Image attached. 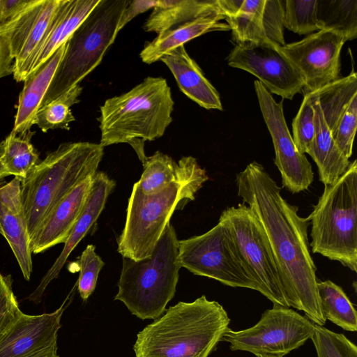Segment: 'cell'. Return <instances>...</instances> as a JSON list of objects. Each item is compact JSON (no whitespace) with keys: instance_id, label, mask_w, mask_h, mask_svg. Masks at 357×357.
I'll list each match as a JSON object with an SVG mask.
<instances>
[{"instance_id":"1","label":"cell","mask_w":357,"mask_h":357,"mask_svg":"<svg viewBox=\"0 0 357 357\" xmlns=\"http://www.w3.org/2000/svg\"><path fill=\"white\" fill-rule=\"evenodd\" d=\"M238 195L261 224L271 246L289 307L303 311L313 324L324 326L316 266L307 236L309 219L298 214L264 167L249 163L236 174Z\"/></svg>"},{"instance_id":"2","label":"cell","mask_w":357,"mask_h":357,"mask_svg":"<svg viewBox=\"0 0 357 357\" xmlns=\"http://www.w3.org/2000/svg\"><path fill=\"white\" fill-rule=\"evenodd\" d=\"M230 319L218 302L204 295L179 301L137 335L135 357H208L229 328Z\"/></svg>"},{"instance_id":"3","label":"cell","mask_w":357,"mask_h":357,"mask_svg":"<svg viewBox=\"0 0 357 357\" xmlns=\"http://www.w3.org/2000/svg\"><path fill=\"white\" fill-rule=\"evenodd\" d=\"M178 178L161 191L144 195L137 183L128 199L124 228L117 238L123 257L140 260L150 257L176 209H182L208 179L196 158L182 157Z\"/></svg>"},{"instance_id":"4","label":"cell","mask_w":357,"mask_h":357,"mask_svg":"<svg viewBox=\"0 0 357 357\" xmlns=\"http://www.w3.org/2000/svg\"><path fill=\"white\" fill-rule=\"evenodd\" d=\"M174 102L167 80L147 77L129 91L107 99L100 107L103 146L126 143L143 162L146 141L161 137L172 121Z\"/></svg>"},{"instance_id":"5","label":"cell","mask_w":357,"mask_h":357,"mask_svg":"<svg viewBox=\"0 0 357 357\" xmlns=\"http://www.w3.org/2000/svg\"><path fill=\"white\" fill-rule=\"evenodd\" d=\"M103 155L100 144L62 143L21 179L30 239L56 204L79 183L96 173Z\"/></svg>"},{"instance_id":"6","label":"cell","mask_w":357,"mask_h":357,"mask_svg":"<svg viewBox=\"0 0 357 357\" xmlns=\"http://www.w3.org/2000/svg\"><path fill=\"white\" fill-rule=\"evenodd\" d=\"M175 229L169 222L152 255L140 260L123 257L114 300L137 318L156 319L174 298L181 266Z\"/></svg>"},{"instance_id":"7","label":"cell","mask_w":357,"mask_h":357,"mask_svg":"<svg viewBox=\"0 0 357 357\" xmlns=\"http://www.w3.org/2000/svg\"><path fill=\"white\" fill-rule=\"evenodd\" d=\"M307 218L313 253L357 270V161L324 191Z\"/></svg>"},{"instance_id":"8","label":"cell","mask_w":357,"mask_h":357,"mask_svg":"<svg viewBox=\"0 0 357 357\" xmlns=\"http://www.w3.org/2000/svg\"><path fill=\"white\" fill-rule=\"evenodd\" d=\"M130 1L100 0L67 40L40 107L79 84L100 64L114 42L121 15Z\"/></svg>"},{"instance_id":"9","label":"cell","mask_w":357,"mask_h":357,"mask_svg":"<svg viewBox=\"0 0 357 357\" xmlns=\"http://www.w3.org/2000/svg\"><path fill=\"white\" fill-rule=\"evenodd\" d=\"M178 261L194 275L231 287H258L243 261L225 222L219 218L206 233L178 241Z\"/></svg>"},{"instance_id":"10","label":"cell","mask_w":357,"mask_h":357,"mask_svg":"<svg viewBox=\"0 0 357 357\" xmlns=\"http://www.w3.org/2000/svg\"><path fill=\"white\" fill-rule=\"evenodd\" d=\"M220 219L227 225L258 291L273 304L289 307L267 237L250 208L245 204L227 208Z\"/></svg>"},{"instance_id":"11","label":"cell","mask_w":357,"mask_h":357,"mask_svg":"<svg viewBox=\"0 0 357 357\" xmlns=\"http://www.w3.org/2000/svg\"><path fill=\"white\" fill-rule=\"evenodd\" d=\"M314 327V324L294 310L273 304L255 326L236 331L229 328L222 341L229 342L234 351L284 356L311 339Z\"/></svg>"},{"instance_id":"12","label":"cell","mask_w":357,"mask_h":357,"mask_svg":"<svg viewBox=\"0 0 357 357\" xmlns=\"http://www.w3.org/2000/svg\"><path fill=\"white\" fill-rule=\"evenodd\" d=\"M229 66L243 70L258 78L271 93L291 100L304 87L303 78L280 45L271 42L236 44L227 57Z\"/></svg>"},{"instance_id":"13","label":"cell","mask_w":357,"mask_h":357,"mask_svg":"<svg viewBox=\"0 0 357 357\" xmlns=\"http://www.w3.org/2000/svg\"><path fill=\"white\" fill-rule=\"evenodd\" d=\"M62 0H32L10 22L0 26V36L14 59L13 77L24 82Z\"/></svg>"},{"instance_id":"14","label":"cell","mask_w":357,"mask_h":357,"mask_svg":"<svg viewBox=\"0 0 357 357\" xmlns=\"http://www.w3.org/2000/svg\"><path fill=\"white\" fill-rule=\"evenodd\" d=\"M254 86L272 138L275 154L274 162L280 172L283 187L293 194L307 190L314 181V172L305 155L296 149L285 121L283 101L276 102L259 81L255 80Z\"/></svg>"},{"instance_id":"15","label":"cell","mask_w":357,"mask_h":357,"mask_svg":"<svg viewBox=\"0 0 357 357\" xmlns=\"http://www.w3.org/2000/svg\"><path fill=\"white\" fill-rule=\"evenodd\" d=\"M346 41L339 32L321 29L301 40L280 46L301 74L304 93L319 90L341 77L340 54Z\"/></svg>"},{"instance_id":"16","label":"cell","mask_w":357,"mask_h":357,"mask_svg":"<svg viewBox=\"0 0 357 357\" xmlns=\"http://www.w3.org/2000/svg\"><path fill=\"white\" fill-rule=\"evenodd\" d=\"M70 296L52 312L30 315L22 312L0 335V357H32L58 347V332L72 301Z\"/></svg>"},{"instance_id":"17","label":"cell","mask_w":357,"mask_h":357,"mask_svg":"<svg viewBox=\"0 0 357 357\" xmlns=\"http://www.w3.org/2000/svg\"><path fill=\"white\" fill-rule=\"evenodd\" d=\"M282 0H243L238 12L225 18L236 44L271 41L285 45Z\"/></svg>"},{"instance_id":"18","label":"cell","mask_w":357,"mask_h":357,"mask_svg":"<svg viewBox=\"0 0 357 357\" xmlns=\"http://www.w3.org/2000/svg\"><path fill=\"white\" fill-rule=\"evenodd\" d=\"M115 185V181L103 172L97 171L93 176L91 191L82 212L65 242L61 254L29 295V301L36 304L41 301L49 284L58 278L72 251L96 223Z\"/></svg>"},{"instance_id":"19","label":"cell","mask_w":357,"mask_h":357,"mask_svg":"<svg viewBox=\"0 0 357 357\" xmlns=\"http://www.w3.org/2000/svg\"><path fill=\"white\" fill-rule=\"evenodd\" d=\"M92 182L93 176L84 179L51 210L30 239L32 254L65 243L85 206Z\"/></svg>"},{"instance_id":"20","label":"cell","mask_w":357,"mask_h":357,"mask_svg":"<svg viewBox=\"0 0 357 357\" xmlns=\"http://www.w3.org/2000/svg\"><path fill=\"white\" fill-rule=\"evenodd\" d=\"M0 234L11 248L24 279L29 280L32 252L18 177L0 186Z\"/></svg>"},{"instance_id":"21","label":"cell","mask_w":357,"mask_h":357,"mask_svg":"<svg viewBox=\"0 0 357 357\" xmlns=\"http://www.w3.org/2000/svg\"><path fill=\"white\" fill-rule=\"evenodd\" d=\"M160 60L171 70L180 90L187 97L205 109L222 110L218 92L184 45L172 50Z\"/></svg>"},{"instance_id":"22","label":"cell","mask_w":357,"mask_h":357,"mask_svg":"<svg viewBox=\"0 0 357 357\" xmlns=\"http://www.w3.org/2000/svg\"><path fill=\"white\" fill-rule=\"evenodd\" d=\"M66 42L44 63L31 72L24 80V86L17 105L13 132H26L33 125L36 114L64 54Z\"/></svg>"},{"instance_id":"23","label":"cell","mask_w":357,"mask_h":357,"mask_svg":"<svg viewBox=\"0 0 357 357\" xmlns=\"http://www.w3.org/2000/svg\"><path fill=\"white\" fill-rule=\"evenodd\" d=\"M224 15L218 0H160L153 8L142 28L158 34L174 26L199 18Z\"/></svg>"},{"instance_id":"24","label":"cell","mask_w":357,"mask_h":357,"mask_svg":"<svg viewBox=\"0 0 357 357\" xmlns=\"http://www.w3.org/2000/svg\"><path fill=\"white\" fill-rule=\"evenodd\" d=\"M312 93L315 134L307 154L317 166L320 181L324 185H331L347 171L351 161L336 146L324 119L316 91Z\"/></svg>"},{"instance_id":"25","label":"cell","mask_w":357,"mask_h":357,"mask_svg":"<svg viewBox=\"0 0 357 357\" xmlns=\"http://www.w3.org/2000/svg\"><path fill=\"white\" fill-rule=\"evenodd\" d=\"M100 0H62L37 54L31 72L65 43Z\"/></svg>"},{"instance_id":"26","label":"cell","mask_w":357,"mask_h":357,"mask_svg":"<svg viewBox=\"0 0 357 357\" xmlns=\"http://www.w3.org/2000/svg\"><path fill=\"white\" fill-rule=\"evenodd\" d=\"M218 17L199 18L167 29L158 34L153 40L146 43L139 54L142 61L151 64L172 50L204 33L216 31L230 30L227 23L220 22Z\"/></svg>"},{"instance_id":"27","label":"cell","mask_w":357,"mask_h":357,"mask_svg":"<svg viewBox=\"0 0 357 357\" xmlns=\"http://www.w3.org/2000/svg\"><path fill=\"white\" fill-rule=\"evenodd\" d=\"M317 98L324 119L331 133L354 96L357 95V76L353 69L346 77L317 90Z\"/></svg>"},{"instance_id":"28","label":"cell","mask_w":357,"mask_h":357,"mask_svg":"<svg viewBox=\"0 0 357 357\" xmlns=\"http://www.w3.org/2000/svg\"><path fill=\"white\" fill-rule=\"evenodd\" d=\"M33 132H11L0 144V162L8 175L21 179L40 162L37 151L31 142Z\"/></svg>"},{"instance_id":"29","label":"cell","mask_w":357,"mask_h":357,"mask_svg":"<svg viewBox=\"0 0 357 357\" xmlns=\"http://www.w3.org/2000/svg\"><path fill=\"white\" fill-rule=\"evenodd\" d=\"M320 307L326 319L342 329L357 331V312L342 288L331 280L317 282Z\"/></svg>"},{"instance_id":"30","label":"cell","mask_w":357,"mask_h":357,"mask_svg":"<svg viewBox=\"0 0 357 357\" xmlns=\"http://www.w3.org/2000/svg\"><path fill=\"white\" fill-rule=\"evenodd\" d=\"M318 17L323 29L344 35L347 40L357 37V0H318Z\"/></svg>"},{"instance_id":"31","label":"cell","mask_w":357,"mask_h":357,"mask_svg":"<svg viewBox=\"0 0 357 357\" xmlns=\"http://www.w3.org/2000/svg\"><path fill=\"white\" fill-rule=\"evenodd\" d=\"M82 91L79 84L40 107L33 120V125H36L43 132L50 130L70 129V123L75 120L73 115L70 107L79 102V97Z\"/></svg>"},{"instance_id":"32","label":"cell","mask_w":357,"mask_h":357,"mask_svg":"<svg viewBox=\"0 0 357 357\" xmlns=\"http://www.w3.org/2000/svg\"><path fill=\"white\" fill-rule=\"evenodd\" d=\"M144 171L136 183L144 195H152L163 190L175 181L180 173V164L170 156L157 151L142 162Z\"/></svg>"},{"instance_id":"33","label":"cell","mask_w":357,"mask_h":357,"mask_svg":"<svg viewBox=\"0 0 357 357\" xmlns=\"http://www.w3.org/2000/svg\"><path fill=\"white\" fill-rule=\"evenodd\" d=\"M284 27L298 35L323 29L318 17V0H285Z\"/></svg>"},{"instance_id":"34","label":"cell","mask_w":357,"mask_h":357,"mask_svg":"<svg viewBox=\"0 0 357 357\" xmlns=\"http://www.w3.org/2000/svg\"><path fill=\"white\" fill-rule=\"evenodd\" d=\"M317 357H357V347L343 334L314 324L311 337Z\"/></svg>"},{"instance_id":"35","label":"cell","mask_w":357,"mask_h":357,"mask_svg":"<svg viewBox=\"0 0 357 357\" xmlns=\"http://www.w3.org/2000/svg\"><path fill=\"white\" fill-rule=\"evenodd\" d=\"M293 139L298 151L307 153L315 134L312 92L304 93L303 102L292 122Z\"/></svg>"},{"instance_id":"36","label":"cell","mask_w":357,"mask_h":357,"mask_svg":"<svg viewBox=\"0 0 357 357\" xmlns=\"http://www.w3.org/2000/svg\"><path fill=\"white\" fill-rule=\"evenodd\" d=\"M104 265V261L95 251V246L92 244L88 245L79 259V275L77 280V290L84 301L93 293L99 273Z\"/></svg>"},{"instance_id":"37","label":"cell","mask_w":357,"mask_h":357,"mask_svg":"<svg viewBox=\"0 0 357 357\" xmlns=\"http://www.w3.org/2000/svg\"><path fill=\"white\" fill-rule=\"evenodd\" d=\"M357 127V95L354 96L332 132L333 140L347 158L353 153V144Z\"/></svg>"},{"instance_id":"38","label":"cell","mask_w":357,"mask_h":357,"mask_svg":"<svg viewBox=\"0 0 357 357\" xmlns=\"http://www.w3.org/2000/svg\"><path fill=\"white\" fill-rule=\"evenodd\" d=\"M21 312L13 290L10 275L0 273V335Z\"/></svg>"},{"instance_id":"39","label":"cell","mask_w":357,"mask_h":357,"mask_svg":"<svg viewBox=\"0 0 357 357\" xmlns=\"http://www.w3.org/2000/svg\"><path fill=\"white\" fill-rule=\"evenodd\" d=\"M156 1L134 0L131 1L129 5L124 10L118 27L119 32L124 26L135 17L146 10L153 8Z\"/></svg>"},{"instance_id":"40","label":"cell","mask_w":357,"mask_h":357,"mask_svg":"<svg viewBox=\"0 0 357 357\" xmlns=\"http://www.w3.org/2000/svg\"><path fill=\"white\" fill-rule=\"evenodd\" d=\"M32 0H0V26L10 22Z\"/></svg>"},{"instance_id":"41","label":"cell","mask_w":357,"mask_h":357,"mask_svg":"<svg viewBox=\"0 0 357 357\" xmlns=\"http://www.w3.org/2000/svg\"><path fill=\"white\" fill-rule=\"evenodd\" d=\"M14 59L10 51L0 36V79L13 73Z\"/></svg>"},{"instance_id":"42","label":"cell","mask_w":357,"mask_h":357,"mask_svg":"<svg viewBox=\"0 0 357 357\" xmlns=\"http://www.w3.org/2000/svg\"><path fill=\"white\" fill-rule=\"evenodd\" d=\"M219 5L226 17L235 15L240 10L243 0H218Z\"/></svg>"},{"instance_id":"43","label":"cell","mask_w":357,"mask_h":357,"mask_svg":"<svg viewBox=\"0 0 357 357\" xmlns=\"http://www.w3.org/2000/svg\"><path fill=\"white\" fill-rule=\"evenodd\" d=\"M8 176H9L8 174L6 172V169L0 162V181Z\"/></svg>"},{"instance_id":"44","label":"cell","mask_w":357,"mask_h":357,"mask_svg":"<svg viewBox=\"0 0 357 357\" xmlns=\"http://www.w3.org/2000/svg\"><path fill=\"white\" fill-rule=\"evenodd\" d=\"M257 357H283V356L281 355H257Z\"/></svg>"}]
</instances>
